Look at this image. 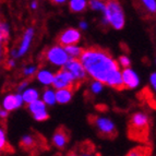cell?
I'll return each mask as SVG.
<instances>
[{
  "label": "cell",
  "mask_w": 156,
  "mask_h": 156,
  "mask_svg": "<svg viewBox=\"0 0 156 156\" xmlns=\"http://www.w3.org/2000/svg\"><path fill=\"white\" fill-rule=\"evenodd\" d=\"M80 60L86 72L95 80L117 90H123L126 87L118 63L106 50L92 47L83 50Z\"/></svg>",
  "instance_id": "cell-1"
},
{
  "label": "cell",
  "mask_w": 156,
  "mask_h": 156,
  "mask_svg": "<svg viewBox=\"0 0 156 156\" xmlns=\"http://www.w3.org/2000/svg\"><path fill=\"white\" fill-rule=\"evenodd\" d=\"M104 24L110 23L116 30H121L125 25V16L117 0H109L104 11Z\"/></svg>",
  "instance_id": "cell-2"
},
{
  "label": "cell",
  "mask_w": 156,
  "mask_h": 156,
  "mask_svg": "<svg viewBox=\"0 0 156 156\" xmlns=\"http://www.w3.org/2000/svg\"><path fill=\"white\" fill-rule=\"evenodd\" d=\"M148 133V118L143 112H136L130 120L129 134L132 139L145 140Z\"/></svg>",
  "instance_id": "cell-3"
},
{
  "label": "cell",
  "mask_w": 156,
  "mask_h": 156,
  "mask_svg": "<svg viewBox=\"0 0 156 156\" xmlns=\"http://www.w3.org/2000/svg\"><path fill=\"white\" fill-rule=\"evenodd\" d=\"M76 78L72 73L70 72L67 69H62L57 73L54 78V82H52V85L57 90L60 89H71L73 85V82H74Z\"/></svg>",
  "instance_id": "cell-4"
},
{
  "label": "cell",
  "mask_w": 156,
  "mask_h": 156,
  "mask_svg": "<svg viewBox=\"0 0 156 156\" xmlns=\"http://www.w3.org/2000/svg\"><path fill=\"white\" fill-rule=\"evenodd\" d=\"M68 55L69 54L67 52V50L62 49L59 46L52 47V48L48 49V51L46 52L47 59L49 60L50 62H52L54 65H57V66H65L68 60H69Z\"/></svg>",
  "instance_id": "cell-5"
},
{
  "label": "cell",
  "mask_w": 156,
  "mask_h": 156,
  "mask_svg": "<svg viewBox=\"0 0 156 156\" xmlns=\"http://www.w3.org/2000/svg\"><path fill=\"white\" fill-rule=\"evenodd\" d=\"M65 68L67 70H69L71 73H72L76 80H79V81H82L85 79V68L84 66L82 65L81 62V60L74 59L73 57L69 58V60L67 61V63L65 65Z\"/></svg>",
  "instance_id": "cell-6"
},
{
  "label": "cell",
  "mask_w": 156,
  "mask_h": 156,
  "mask_svg": "<svg viewBox=\"0 0 156 156\" xmlns=\"http://www.w3.org/2000/svg\"><path fill=\"white\" fill-rule=\"evenodd\" d=\"M95 126L98 128V130L101 133L107 136H114L116 134V128L112 121L106 118H95Z\"/></svg>",
  "instance_id": "cell-7"
},
{
  "label": "cell",
  "mask_w": 156,
  "mask_h": 156,
  "mask_svg": "<svg viewBox=\"0 0 156 156\" xmlns=\"http://www.w3.org/2000/svg\"><path fill=\"white\" fill-rule=\"evenodd\" d=\"M80 37H81V34L78 30L76 29H69V30H66L65 32L60 34L59 36V42L61 45H73V44H76V43L80 41Z\"/></svg>",
  "instance_id": "cell-8"
},
{
  "label": "cell",
  "mask_w": 156,
  "mask_h": 156,
  "mask_svg": "<svg viewBox=\"0 0 156 156\" xmlns=\"http://www.w3.org/2000/svg\"><path fill=\"white\" fill-rule=\"evenodd\" d=\"M122 78L123 82H125L126 87H129V89H135L136 86L139 85V78L138 76L135 74V72L129 68L125 69L122 71Z\"/></svg>",
  "instance_id": "cell-9"
},
{
  "label": "cell",
  "mask_w": 156,
  "mask_h": 156,
  "mask_svg": "<svg viewBox=\"0 0 156 156\" xmlns=\"http://www.w3.org/2000/svg\"><path fill=\"white\" fill-rule=\"evenodd\" d=\"M68 133L66 131H63V129H59L56 131V133L52 136V143L56 147L58 148H63L66 145V143L68 142Z\"/></svg>",
  "instance_id": "cell-10"
},
{
  "label": "cell",
  "mask_w": 156,
  "mask_h": 156,
  "mask_svg": "<svg viewBox=\"0 0 156 156\" xmlns=\"http://www.w3.org/2000/svg\"><path fill=\"white\" fill-rule=\"evenodd\" d=\"M33 35H34V30L33 29H29L25 32L23 39H22L21 46H20V49H19V51H18L19 57L23 56L24 54L27 51V49H29V47H30V44H31V41H32Z\"/></svg>",
  "instance_id": "cell-11"
},
{
  "label": "cell",
  "mask_w": 156,
  "mask_h": 156,
  "mask_svg": "<svg viewBox=\"0 0 156 156\" xmlns=\"http://www.w3.org/2000/svg\"><path fill=\"white\" fill-rule=\"evenodd\" d=\"M56 97L59 104H67L72 98V91L71 89H60L56 93Z\"/></svg>",
  "instance_id": "cell-12"
},
{
  "label": "cell",
  "mask_w": 156,
  "mask_h": 156,
  "mask_svg": "<svg viewBox=\"0 0 156 156\" xmlns=\"http://www.w3.org/2000/svg\"><path fill=\"white\" fill-rule=\"evenodd\" d=\"M2 107L5 108V110H8V112L18 108L19 104H18V98H16V95H8V96H5V99H3Z\"/></svg>",
  "instance_id": "cell-13"
},
{
  "label": "cell",
  "mask_w": 156,
  "mask_h": 156,
  "mask_svg": "<svg viewBox=\"0 0 156 156\" xmlns=\"http://www.w3.org/2000/svg\"><path fill=\"white\" fill-rule=\"evenodd\" d=\"M46 103L45 101H32L29 104V109L32 112V114L35 115V114H38V112H45L46 110Z\"/></svg>",
  "instance_id": "cell-14"
},
{
  "label": "cell",
  "mask_w": 156,
  "mask_h": 156,
  "mask_svg": "<svg viewBox=\"0 0 156 156\" xmlns=\"http://www.w3.org/2000/svg\"><path fill=\"white\" fill-rule=\"evenodd\" d=\"M54 78L55 76H52V73L49 72V71H46V70H42L38 72V76H37V79H38L39 82H42L43 84H52L54 82Z\"/></svg>",
  "instance_id": "cell-15"
},
{
  "label": "cell",
  "mask_w": 156,
  "mask_h": 156,
  "mask_svg": "<svg viewBox=\"0 0 156 156\" xmlns=\"http://www.w3.org/2000/svg\"><path fill=\"white\" fill-rule=\"evenodd\" d=\"M37 98H38V93H37L36 90H34V89L26 90L23 94V99L27 104H30V103H32V101H36Z\"/></svg>",
  "instance_id": "cell-16"
},
{
  "label": "cell",
  "mask_w": 156,
  "mask_h": 156,
  "mask_svg": "<svg viewBox=\"0 0 156 156\" xmlns=\"http://www.w3.org/2000/svg\"><path fill=\"white\" fill-rule=\"evenodd\" d=\"M86 2L85 0H71L70 1V8L74 12H80L85 8Z\"/></svg>",
  "instance_id": "cell-17"
},
{
  "label": "cell",
  "mask_w": 156,
  "mask_h": 156,
  "mask_svg": "<svg viewBox=\"0 0 156 156\" xmlns=\"http://www.w3.org/2000/svg\"><path fill=\"white\" fill-rule=\"evenodd\" d=\"M65 49L67 50V52L69 54L70 57H81L82 55V52H83V49L80 48V47H76V46H70V45H67L65 47Z\"/></svg>",
  "instance_id": "cell-18"
},
{
  "label": "cell",
  "mask_w": 156,
  "mask_h": 156,
  "mask_svg": "<svg viewBox=\"0 0 156 156\" xmlns=\"http://www.w3.org/2000/svg\"><path fill=\"white\" fill-rule=\"evenodd\" d=\"M44 101L46 103L47 105H54L57 101V97H56V93H54L50 90H47L46 92L44 93Z\"/></svg>",
  "instance_id": "cell-19"
},
{
  "label": "cell",
  "mask_w": 156,
  "mask_h": 156,
  "mask_svg": "<svg viewBox=\"0 0 156 156\" xmlns=\"http://www.w3.org/2000/svg\"><path fill=\"white\" fill-rule=\"evenodd\" d=\"M90 7L93 10H101L103 12L106 10V5L104 3L103 0H91L90 1Z\"/></svg>",
  "instance_id": "cell-20"
},
{
  "label": "cell",
  "mask_w": 156,
  "mask_h": 156,
  "mask_svg": "<svg viewBox=\"0 0 156 156\" xmlns=\"http://www.w3.org/2000/svg\"><path fill=\"white\" fill-rule=\"evenodd\" d=\"M34 139L30 135H24L21 140V146L24 148H31L32 146H34Z\"/></svg>",
  "instance_id": "cell-21"
},
{
  "label": "cell",
  "mask_w": 156,
  "mask_h": 156,
  "mask_svg": "<svg viewBox=\"0 0 156 156\" xmlns=\"http://www.w3.org/2000/svg\"><path fill=\"white\" fill-rule=\"evenodd\" d=\"M9 36V27L5 23H2L0 26V37H1V41H5V39H8Z\"/></svg>",
  "instance_id": "cell-22"
},
{
  "label": "cell",
  "mask_w": 156,
  "mask_h": 156,
  "mask_svg": "<svg viewBox=\"0 0 156 156\" xmlns=\"http://www.w3.org/2000/svg\"><path fill=\"white\" fill-rule=\"evenodd\" d=\"M142 1L151 12H156V0H142Z\"/></svg>",
  "instance_id": "cell-23"
},
{
  "label": "cell",
  "mask_w": 156,
  "mask_h": 156,
  "mask_svg": "<svg viewBox=\"0 0 156 156\" xmlns=\"http://www.w3.org/2000/svg\"><path fill=\"white\" fill-rule=\"evenodd\" d=\"M103 84H104V83H101V81L96 80V82H94V83L92 84V86H91L92 91H93L94 93H99V92L103 90Z\"/></svg>",
  "instance_id": "cell-24"
},
{
  "label": "cell",
  "mask_w": 156,
  "mask_h": 156,
  "mask_svg": "<svg viewBox=\"0 0 156 156\" xmlns=\"http://www.w3.org/2000/svg\"><path fill=\"white\" fill-rule=\"evenodd\" d=\"M48 114H47V112L45 110V112H38V114H35L34 115V118L37 120V121H44V120H47L48 119Z\"/></svg>",
  "instance_id": "cell-25"
},
{
  "label": "cell",
  "mask_w": 156,
  "mask_h": 156,
  "mask_svg": "<svg viewBox=\"0 0 156 156\" xmlns=\"http://www.w3.org/2000/svg\"><path fill=\"white\" fill-rule=\"evenodd\" d=\"M119 61L123 67H129V66H130V59H129L128 57H126V56H121Z\"/></svg>",
  "instance_id": "cell-26"
},
{
  "label": "cell",
  "mask_w": 156,
  "mask_h": 156,
  "mask_svg": "<svg viewBox=\"0 0 156 156\" xmlns=\"http://www.w3.org/2000/svg\"><path fill=\"white\" fill-rule=\"evenodd\" d=\"M5 132H3V130H0V146H1V150H3V147H5Z\"/></svg>",
  "instance_id": "cell-27"
},
{
  "label": "cell",
  "mask_w": 156,
  "mask_h": 156,
  "mask_svg": "<svg viewBox=\"0 0 156 156\" xmlns=\"http://www.w3.org/2000/svg\"><path fill=\"white\" fill-rule=\"evenodd\" d=\"M35 71H36V68L35 67L26 68V69H24V74H26V76H31V74H34Z\"/></svg>",
  "instance_id": "cell-28"
},
{
  "label": "cell",
  "mask_w": 156,
  "mask_h": 156,
  "mask_svg": "<svg viewBox=\"0 0 156 156\" xmlns=\"http://www.w3.org/2000/svg\"><path fill=\"white\" fill-rule=\"evenodd\" d=\"M151 83L153 85V87L156 90V72L152 73L151 74Z\"/></svg>",
  "instance_id": "cell-29"
},
{
  "label": "cell",
  "mask_w": 156,
  "mask_h": 156,
  "mask_svg": "<svg viewBox=\"0 0 156 156\" xmlns=\"http://www.w3.org/2000/svg\"><path fill=\"white\" fill-rule=\"evenodd\" d=\"M26 85H27V82H22V83L20 84V86L18 87V90H19V91H22V90H23Z\"/></svg>",
  "instance_id": "cell-30"
},
{
  "label": "cell",
  "mask_w": 156,
  "mask_h": 156,
  "mask_svg": "<svg viewBox=\"0 0 156 156\" xmlns=\"http://www.w3.org/2000/svg\"><path fill=\"white\" fill-rule=\"evenodd\" d=\"M7 112H8V110H1V112H0V115H1V117H2V118H5V117H7V115H8V114H7Z\"/></svg>",
  "instance_id": "cell-31"
},
{
  "label": "cell",
  "mask_w": 156,
  "mask_h": 156,
  "mask_svg": "<svg viewBox=\"0 0 156 156\" xmlns=\"http://www.w3.org/2000/svg\"><path fill=\"white\" fill-rule=\"evenodd\" d=\"M80 27H81V29L85 30L86 27H87V24H86L85 22H81V23H80Z\"/></svg>",
  "instance_id": "cell-32"
},
{
  "label": "cell",
  "mask_w": 156,
  "mask_h": 156,
  "mask_svg": "<svg viewBox=\"0 0 156 156\" xmlns=\"http://www.w3.org/2000/svg\"><path fill=\"white\" fill-rule=\"evenodd\" d=\"M8 66H9V68H12L13 66H14V60H9V61H8Z\"/></svg>",
  "instance_id": "cell-33"
},
{
  "label": "cell",
  "mask_w": 156,
  "mask_h": 156,
  "mask_svg": "<svg viewBox=\"0 0 156 156\" xmlns=\"http://www.w3.org/2000/svg\"><path fill=\"white\" fill-rule=\"evenodd\" d=\"M31 7H32L33 9H36V8H37V3H36V1H33V3H32Z\"/></svg>",
  "instance_id": "cell-34"
},
{
  "label": "cell",
  "mask_w": 156,
  "mask_h": 156,
  "mask_svg": "<svg viewBox=\"0 0 156 156\" xmlns=\"http://www.w3.org/2000/svg\"><path fill=\"white\" fill-rule=\"evenodd\" d=\"M55 2H57V3H62V2H65L66 0H54Z\"/></svg>",
  "instance_id": "cell-35"
},
{
  "label": "cell",
  "mask_w": 156,
  "mask_h": 156,
  "mask_svg": "<svg viewBox=\"0 0 156 156\" xmlns=\"http://www.w3.org/2000/svg\"><path fill=\"white\" fill-rule=\"evenodd\" d=\"M155 61H156V60H155Z\"/></svg>",
  "instance_id": "cell-36"
}]
</instances>
